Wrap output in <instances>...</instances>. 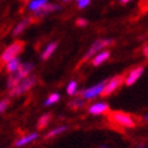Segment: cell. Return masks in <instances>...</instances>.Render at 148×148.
Returning a JSON list of instances; mask_svg holds the SVG:
<instances>
[{
	"instance_id": "obj_28",
	"label": "cell",
	"mask_w": 148,
	"mask_h": 148,
	"mask_svg": "<svg viewBox=\"0 0 148 148\" xmlns=\"http://www.w3.org/2000/svg\"><path fill=\"white\" fill-rule=\"evenodd\" d=\"M100 148H108V147H107V146H104V145H103V146H101Z\"/></svg>"
},
{
	"instance_id": "obj_12",
	"label": "cell",
	"mask_w": 148,
	"mask_h": 148,
	"mask_svg": "<svg viewBox=\"0 0 148 148\" xmlns=\"http://www.w3.org/2000/svg\"><path fill=\"white\" fill-rule=\"evenodd\" d=\"M47 4H50L49 0H30L28 3V10L32 12H36L42 8H45Z\"/></svg>"
},
{
	"instance_id": "obj_21",
	"label": "cell",
	"mask_w": 148,
	"mask_h": 148,
	"mask_svg": "<svg viewBox=\"0 0 148 148\" xmlns=\"http://www.w3.org/2000/svg\"><path fill=\"white\" fill-rule=\"evenodd\" d=\"M78 92V83L75 80H72V82L68 83L67 85V94L69 96H74Z\"/></svg>"
},
{
	"instance_id": "obj_23",
	"label": "cell",
	"mask_w": 148,
	"mask_h": 148,
	"mask_svg": "<svg viewBox=\"0 0 148 148\" xmlns=\"http://www.w3.org/2000/svg\"><path fill=\"white\" fill-rule=\"evenodd\" d=\"M77 3L80 9H85L90 5V0H77Z\"/></svg>"
},
{
	"instance_id": "obj_8",
	"label": "cell",
	"mask_w": 148,
	"mask_h": 148,
	"mask_svg": "<svg viewBox=\"0 0 148 148\" xmlns=\"http://www.w3.org/2000/svg\"><path fill=\"white\" fill-rule=\"evenodd\" d=\"M143 73H145V68H143L142 66L136 67V68L131 69L130 72H129L127 75L125 77V85H127V86L134 85L141 77H142Z\"/></svg>"
},
{
	"instance_id": "obj_20",
	"label": "cell",
	"mask_w": 148,
	"mask_h": 148,
	"mask_svg": "<svg viewBox=\"0 0 148 148\" xmlns=\"http://www.w3.org/2000/svg\"><path fill=\"white\" fill-rule=\"evenodd\" d=\"M50 119H51V114L50 113H46L44 115H41L39 118V120H38V127L40 129V130L41 129H45L47 126V124H49V121H50Z\"/></svg>"
},
{
	"instance_id": "obj_25",
	"label": "cell",
	"mask_w": 148,
	"mask_h": 148,
	"mask_svg": "<svg viewBox=\"0 0 148 148\" xmlns=\"http://www.w3.org/2000/svg\"><path fill=\"white\" fill-rule=\"evenodd\" d=\"M142 52H143V55H145V56L146 57H148V44L143 47V50H142Z\"/></svg>"
},
{
	"instance_id": "obj_29",
	"label": "cell",
	"mask_w": 148,
	"mask_h": 148,
	"mask_svg": "<svg viewBox=\"0 0 148 148\" xmlns=\"http://www.w3.org/2000/svg\"><path fill=\"white\" fill-rule=\"evenodd\" d=\"M63 3H68V1H71V0H62Z\"/></svg>"
},
{
	"instance_id": "obj_5",
	"label": "cell",
	"mask_w": 148,
	"mask_h": 148,
	"mask_svg": "<svg viewBox=\"0 0 148 148\" xmlns=\"http://www.w3.org/2000/svg\"><path fill=\"white\" fill-rule=\"evenodd\" d=\"M106 84L107 82H101L98 84H95L90 86L88 89H84L79 92L80 97H83L85 101H89V100H94V98L98 97V96H102L103 91H104V88H106Z\"/></svg>"
},
{
	"instance_id": "obj_7",
	"label": "cell",
	"mask_w": 148,
	"mask_h": 148,
	"mask_svg": "<svg viewBox=\"0 0 148 148\" xmlns=\"http://www.w3.org/2000/svg\"><path fill=\"white\" fill-rule=\"evenodd\" d=\"M123 83H125V78L123 77V75H116V77L112 78L110 80H108L107 84H106V88H104V91H103L102 96L107 97V96H109V95H112L114 91H116V89H119V86H120Z\"/></svg>"
},
{
	"instance_id": "obj_2",
	"label": "cell",
	"mask_w": 148,
	"mask_h": 148,
	"mask_svg": "<svg viewBox=\"0 0 148 148\" xmlns=\"http://www.w3.org/2000/svg\"><path fill=\"white\" fill-rule=\"evenodd\" d=\"M36 84V77L35 75H29L27 78H24L23 80H21L14 89H11L9 91V94L11 97H15V96H20L26 94L27 91H29L33 86Z\"/></svg>"
},
{
	"instance_id": "obj_24",
	"label": "cell",
	"mask_w": 148,
	"mask_h": 148,
	"mask_svg": "<svg viewBox=\"0 0 148 148\" xmlns=\"http://www.w3.org/2000/svg\"><path fill=\"white\" fill-rule=\"evenodd\" d=\"M77 26L78 27H86L88 26V21L85 18H78L77 20Z\"/></svg>"
},
{
	"instance_id": "obj_1",
	"label": "cell",
	"mask_w": 148,
	"mask_h": 148,
	"mask_svg": "<svg viewBox=\"0 0 148 148\" xmlns=\"http://www.w3.org/2000/svg\"><path fill=\"white\" fill-rule=\"evenodd\" d=\"M33 68H34V64H33V63H29V62L22 63L21 67H20V69H18L16 73L10 74V77H9V79H8V83H6L9 91H10L11 89H14L15 86L21 82V80H23L24 78L29 77V74H30V72L33 71Z\"/></svg>"
},
{
	"instance_id": "obj_4",
	"label": "cell",
	"mask_w": 148,
	"mask_h": 148,
	"mask_svg": "<svg viewBox=\"0 0 148 148\" xmlns=\"http://www.w3.org/2000/svg\"><path fill=\"white\" fill-rule=\"evenodd\" d=\"M113 42H114L113 39H97L95 42H92V45L89 47V50L86 51V53L84 55L83 60L86 61V60H89V58H94L98 52L103 51L104 49L110 46Z\"/></svg>"
},
{
	"instance_id": "obj_9",
	"label": "cell",
	"mask_w": 148,
	"mask_h": 148,
	"mask_svg": "<svg viewBox=\"0 0 148 148\" xmlns=\"http://www.w3.org/2000/svg\"><path fill=\"white\" fill-rule=\"evenodd\" d=\"M109 110V106L106 102H95L89 107V113L92 115H101Z\"/></svg>"
},
{
	"instance_id": "obj_27",
	"label": "cell",
	"mask_w": 148,
	"mask_h": 148,
	"mask_svg": "<svg viewBox=\"0 0 148 148\" xmlns=\"http://www.w3.org/2000/svg\"><path fill=\"white\" fill-rule=\"evenodd\" d=\"M143 119H145L146 121H148V114H146V115H145V118H143Z\"/></svg>"
},
{
	"instance_id": "obj_14",
	"label": "cell",
	"mask_w": 148,
	"mask_h": 148,
	"mask_svg": "<svg viewBox=\"0 0 148 148\" xmlns=\"http://www.w3.org/2000/svg\"><path fill=\"white\" fill-rule=\"evenodd\" d=\"M30 18L29 17H27V18H24V20H22V21H20L17 24H16V27L14 28V30H12V35L14 36H17V35H20L24 29H26L29 24H30Z\"/></svg>"
},
{
	"instance_id": "obj_18",
	"label": "cell",
	"mask_w": 148,
	"mask_h": 148,
	"mask_svg": "<svg viewBox=\"0 0 148 148\" xmlns=\"http://www.w3.org/2000/svg\"><path fill=\"white\" fill-rule=\"evenodd\" d=\"M85 106V100L83 97H77V98H73V100L69 102V107L72 109H80Z\"/></svg>"
},
{
	"instance_id": "obj_11",
	"label": "cell",
	"mask_w": 148,
	"mask_h": 148,
	"mask_svg": "<svg viewBox=\"0 0 148 148\" xmlns=\"http://www.w3.org/2000/svg\"><path fill=\"white\" fill-rule=\"evenodd\" d=\"M39 137V135L36 132H30L28 135H24V136L20 137L16 142H15V147H23V146H27L29 143L34 142V141Z\"/></svg>"
},
{
	"instance_id": "obj_6",
	"label": "cell",
	"mask_w": 148,
	"mask_h": 148,
	"mask_svg": "<svg viewBox=\"0 0 148 148\" xmlns=\"http://www.w3.org/2000/svg\"><path fill=\"white\" fill-rule=\"evenodd\" d=\"M112 120L118 124L119 126L123 127H127V129H132L135 127V120L131 115H129L124 112H113L112 115H110Z\"/></svg>"
},
{
	"instance_id": "obj_3",
	"label": "cell",
	"mask_w": 148,
	"mask_h": 148,
	"mask_svg": "<svg viewBox=\"0 0 148 148\" xmlns=\"http://www.w3.org/2000/svg\"><path fill=\"white\" fill-rule=\"evenodd\" d=\"M23 46H24V44H23L22 41H15V42H12V44L9 45L3 51V53L0 55V62L6 64L8 62H10L11 60L16 58L17 55L23 50Z\"/></svg>"
},
{
	"instance_id": "obj_26",
	"label": "cell",
	"mask_w": 148,
	"mask_h": 148,
	"mask_svg": "<svg viewBox=\"0 0 148 148\" xmlns=\"http://www.w3.org/2000/svg\"><path fill=\"white\" fill-rule=\"evenodd\" d=\"M131 0H120V3L121 4H127V3H130Z\"/></svg>"
},
{
	"instance_id": "obj_16",
	"label": "cell",
	"mask_w": 148,
	"mask_h": 148,
	"mask_svg": "<svg viewBox=\"0 0 148 148\" xmlns=\"http://www.w3.org/2000/svg\"><path fill=\"white\" fill-rule=\"evenodd\" d=\"M57 49V42L56 41H52V42H49V44L46 45V47L44 49V51L41 52V60H49L51 56H52V53L55 52V50Z\"/></svg>"
},
{
	"instance_id": "obj_22",
	"label": "cell",
	"mask_w": 148,
	"mask_h": 148,
	"mask_svg": "<svg viewBox=\"0 0 148 148\" xmlns=\"http://www.w3.org/2000/svg\"><path fill=\"white\" fill-rule=\"evenodd\" d=\"M9 103H10L9 98H3V100H0V114H1L3 112H5V109L8 108Z\"/></svg>"
},
{
	"instance_id": "obj_17",
	"label": "cell",
	"mask_w": 148,
	"mask_h": 148,
	"mask_svg": "<svg viewBox=\"0 0 148 148\" xmlns=\"http://www.w3.org/2000/svg\"><path fill=\"white\" fill-rule=\"evenodd\" d=\"M67 130H68V126H67V125H62V126L55 127V129L50 130V131H49V132L45 135V138H46V140H49V138H53V137L58 136V135L63 134V132L67 131Z\"/></svg>"
},
{
	"instance_id": "obj_10",
	"label": "cell",
	"mask_w": 148,
	"mask_h": 148,
	"mask_svg": "<svg viewBox=\"0 0 148 148\" xmlns=\"http://www.w3.org/2000/svg\"><path fill=\"white\" fill-rule=\"evenodd\" d=\"M58 10H61V5H58V4H47L45 8H42L41 10L34 12V16H35V18H41V17L49 15V14H51V12H53V11H58Z\"/></svg>"
},
{
	"instance_id": "obj_13",
	"label": "cell",
	"mask_w": 148,
	"mask_h": 148,
	"mask_svg": "<svg viewBox=\"0 0 148 148\" xmlns=\"http://www.w3.org/2000/svg\"><path fill=\"white\" fill-rule=\"evenodd\" d=\"M109 56H110V52L107 51V50H103V51H101V52H98L96 56L92 58V64H94L95 67L101 66L102 63H104V62H106V61L109 58Z\"/></svg>"
},
{
	"instance_id": "obj_19",
	"label": "cell",
	"mask_w": 148,
	"mask_h": 148,
	"mask_svg": "<svg viewBox=\"0 0 148 148\" xmlns=\"http://www.w3.org/2000/svg\"><path fill=\"white\" fill-rule=\"evenodd\" d=\"M60 98H61V96H60L58 92H53V94H51V95L49 96V97L46 98V100H45L44 106H45V107L52 106V104H55L56 102H58V101H60Z\"/></svg>"
},
{
	"instance_id": "obj_15",
	"label": "cell",
	"mask_w": 148,
	"mask_h": 148,
	"mask_svg": "<svg viewBox=\"0 0 148 148\" xmlns=\"http://www.w3.org/2000/svg\"><path fill=\"white\" fill-rule=\"evenodd\" d=\"M21 60L18 58V57H16V58H14V60H11L10 62H8L5 64V69H6V72H8L9 74H14V73H16L18 69H20V67H21Z\"/></svg>"
}]
</instances>
